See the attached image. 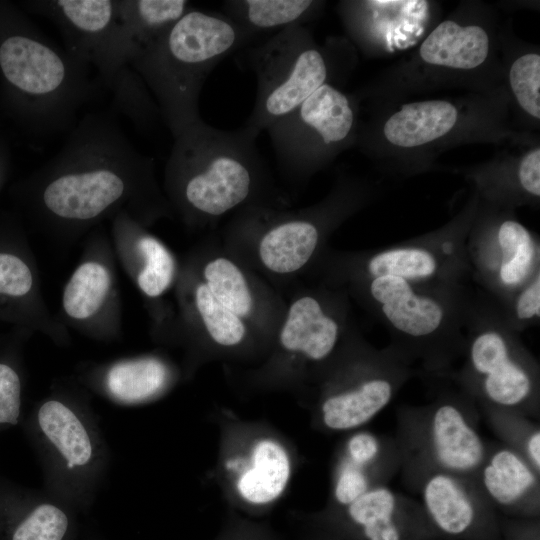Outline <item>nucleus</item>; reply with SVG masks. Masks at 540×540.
Wrapping results in <instances>:
<instances>
[{"label":"nucleus","mask_w":540,"mask_h":540,"mask_svg":"<svg viewBox=\"0 0 540 540\" xmlns=\"http://www.w3.org/2000/svg\"><path fill=\"white\" fill-rule=\"evenodd\" d=\"M24 191L36 221L60 237H77L120 212L144 224L164 211L153 159L103 113L77 121Z\"/></svg>","instance_id":"obj_1"},{"label":"nucleus","mask_w":540,"mask_h":540,"mask_svg":"<svg viewBox=\"0 0 540 540\" xmlns=\"http://www.w3.org/2000/svg\"><path fill=\"white\" fill-rule=\"evenodd\" d=\"M43 475V490L87 513L106 478L110 452L89 394L78 382H55L21 421Z\"/></svg>","instance_id":"obj_2"},{"label":"nucleus","mask_w":540,"mask_h":540,"mask_svg":"<svg viewBox=\"0 0 540 540\" xmlns=\"http://www.w3.org/2000/svg\"><path fill=\"white\" fill-rule=\"evenodd\" d=\"M251 36L224 13L191 7L133 54L129 64L153 96L173 138L202 120L199 98L207 77Z\"/></svg>","instance_id":"obj_3"},{"label":"nucleus","mask_w":540,"mask_h":540,"mask_svg":"<svg viewBox=\"0 0 540 540\" xmlns=\"http://www.w3.org/2000/svg\"><path fill=\"white\" fill-rule=\"evenodd\" d=\"M256 139L242 127L221 130L203 120L174 138L165 182L187 218H215L245 203L263 171Z\"/></svg>","instance_id":"obj_4"},{"label":"nucleus","mask_w":540,"mask_h":540,"mask_svg":"<svg viewBox=\"0 0 540 540\" xmlns=\"http://www.w3.org/2000/svg\"><path fill=\"white\" fill-rule=\"evenodd\" d=\"M0 33V71L18 109L43 136L69 132L93 93L90 67L27 24Z\"/></svg>","instance_id":"obj_5"},{"label":"nucleus","mask_w":540,"mask_h":540,"mask_svg":"<svg viewBox=\"0 0 540 540\" xmlns=\"http://www.w3.org/2000/svg\"><path fill=\"white\" fill-rule=\"evenodd\" d=\"M241 62L257 81L255 102L242 126L254 138L294 111L328 78L327 60L302 25L249 48Z\"/></svg>","instance_id":"obj_6"},{"label":"nucleus","mask_w":540,"mask_h":540,"mask_svg":"<svg viewBox=\"0 0 540 540\" xmlns=\"http://www.w3.org/2000/svg\"><path fill=\"white\" fill-rule=\"evenodd\" d=\"M484 318L470 326L466 341L467 382L487 407L523 415L536 407V365L507 319Z\"/></svg>","instance_id":"obj_7"},{"label":"nucleus","mask_w":540,"mask_h":540,"mask_svg":"<svg viewBox=\"0 0 540 540\" xmlns=\"http://www.w3.org/2000/svg\"><path fill=\"white\" fill-rule=\"evenodd\" d=\"M405 417L402 463L476 478L488 447L460 400L439 398Z\"/></svg>","instance_id":"obj_8"},{"label":"nucleus","mask_w":540,"mask_h":540,"mask_svg":"<svg viewBox=\"0 0 540 540\" xmlns=\"http://www.w3.org/2000/svg\"><path fill=\"white\" fill-rule=\"evenodd\" d=\"M31 6L56 24L65 48L94 68L106 89L131 69V46L117 15L116 0H41Z\"/></svg>","instance_id":"obj_9"},{"label":"nucleus","mask_w":540,"mask_h":540,"mask_svg":"<svg viewBox=\"0 0 540 540\" xmlns=\"http://www.w3.org/2000/svg\"><path fill=\"white\" fill-rule=\"evenodd\" d=\"M354 119L348 97L326 83L267 131L280 166L296 175L312 169L323 152L345 142Z\"/></svg>","instance_id":"obj_10"},{"label":"nucleus","mask_w":540,"mask_h":540,"mask_svg":"<svg viewBox=\"0 0 540 540\" xmlns=\"http://www.w3.org/2000/svg\"><path fill=\"white\" fill-rule=\"evenodd\" d=\"M369 296L391 332L412 352L424 353L452 337L462 320L451 287L397 277L370 278Z\"/></svg>","instance_id":"obj_11"},{"label":"nucleus","mask_w":540,"mask_h":540,"mask_svg":"<svg viewBox=\"0 0 540 540\" xmlns=\"http://www.w3.org/2000/svg\"><path fill=\"white\" fill-rule=\"evenodd\" d=\"M83 253L63 288L64 321L91 339L115 341L122 334V317L113 248L96 232Z\"/></svg>","instance_id":"obj_12"},{"label":"nucleus","mask_w":540,"mask_h":540,"mask_svg":"<svg viewBox=\"0 0 540 540\" xmlns=\"http://www.w3.org/2000/svg\"><path fill=\"white\" fill-rule=\"evenodd\" d=\"M0 320L59 346L70 342L67 327L49 312L36 261L18 232L0 231Z\"/></svg>","instance_id":"obj_13"},{"label":"nucleus","mask_w":540,"mask_h":540,"mask_svg":"<svg viewBox=\"0 0 540 540\" xmlns=\"http://www.w3.org/2000/svg\"><path fill=\"white\" fill-rule=\"evenodd\" d=\"M409 375L407 361L397 352L374 356L360 375L322 397L321 425L332 432L358 430L388 406Z\"/></svg>","instance_id":"obj_14"},{"label":"nucleus","mask_w":540,"mask_h":540,"mask_svg":"<svg viewBox=\"0 0 540 540\" xmlns=\"http://www.w3.org/2000/svg\"><path fill=\"white\" fill-rule=\"evenodd\" d=\"M221 468L238 501L261 508L273 504L285 492L292 475V459L277 437L255 433L226 448Z\"/></svg>","instance_id":"obj_15"},{"label":"nucleus","mask_w":540,"mask_h":540,"mask_svg":"<svg viewBox=\"0 0 540 540\" xmlns=\"http://www.w3.org/2000/svg\"><path fill=\"white\" fill-rule=\"evenodd\" d=\"M78 513L0 474V540H79Z\"/></svg>","instance_id":"obj_16"},{"label":"nucleus","mask_w":540,"mask_h":540,"mask_svg":"<svg viewBox=\"0 0 540 540\" xmlns=\"http://www.w3.org/2000/svg\"><path fill=\"white\" fill-rule=\"evenodd\" d=\"M478 276L508 302L539 270V244L526 227L505 220L489 241L469 244Z\"/></svg>","instance_id":"obj_17"},{"label":"nucleus","mask_w":540,"mask_h":540,"mask_svg":"<svg viewBox=\"0 0 540 540\" xmlns=\"http://www.w3.org/2000/svg\"><path fill=\"white\" fill-rule=\"evenodd\" d=\"M172 367L151 354L83 365L77 382L87 391L121 406H137L164 395L174 382Z\"/></svg>","instance_id":"obj_18"},{"label":"nucleus","mask_w":540,"mask_h":540,"mask_svg":"<svg viewBox=\"0 0 540 540\" xmlns=\"http://www.w3.org/2000/svg\"><path fill=\"white\" fill-rule=\"evenodd\" d=\"M114 255L143 295L155 299L172 285L175 259L167 247L127 212L111 219Z\"/></svg>","instance_id":"obj_19"},{"label":"nucleus","mask_w":540,"mask_h":540,"mask_svg":"<svg viewBox=\"0 0 540 540\" xmlns=\"http://www.w3.org/2000/svg\"><path fill=\"white\" fill-rule=\"evenodd\" d=\"M410 471L426 513L441 531L461 535L472 527L480 500L486 497L476 478L432 468Z\"/></svg>","instance_id":"obj_20"},{"label":"nucleus","mask_w":540,"mask_h":540,"mask_svg":"<svg viewBox=\"0 0 540 540\" xmlns=\"http://www.w3.org/2000/svg\"><path fill=\"white\" fill-rule=\"evenodd\" d=\"M476 480L490 502L513 508L538 503L539 472L509 446L488 448Z\"/></svg>","instance_id":"obj_21"},{"label":"nucleus","mask_w":540,"mask_h":540,"mask_svg":"<svg viewBox=\"0 0 540 540\" xmlns=\"http://www.w3.org/2000/svg\"><path fill=\"white\" fill-rule=\"evenodd\" d=\"M339 336L336 318L325 311L318 299L303 296L291 304L279 342L291 354L310 362H320L334 352Z\"/></svg>","instance_id":"obj_22"},{"label":"nucleus","mask_w":540,"mask_h":540,"mask_svg":"<svg viewBox=\"0 0 540 540\" xmlns=\"http://www.w3.org/2000/svg\"><path fill=\"white\" fill-rule=\"evenodd\" d=\"M365 271L369 278L397 277L414 283L451 285L456 269L435 244H406L384 248L369 256Z\"/></svg>","instance_id":"obj_23"},{"label":"nucleus","mask_w":540,"mask_h":540,"mask_svg":"<svg viewBox=\"0 0 540 540\" xmlns=\"http://www.w3.org/2000/svg\"><path fill=\"white\" fill-rule=\"evenodd\" d=\"M319 239V227L312 219L284 218L264 232L259 242V257L274 273H293L310 260Z\"/></svg>","instance_id":"obj_24"},{"label":"nucleus","mask_w":540,"mask_h":540,"mask_svg":"<svg viewBox=\"0 0 540 540\" xmlns=\"http://www.w3.org/2000/svg\"><path fill=\"white\" fill-rule=\"evenodd\" d=\"M457 110L447 101L429 100L403 105L384 125L386 139L400 147H416L447 134L456 124Z\"/></svg>","instance_id":"obj_25"},{"label":"nucleus","mask_w":540,"mask_h":540,"mask_svg":"<svg viewBox=\"0 0 540 540\" xmlns=\"http://www.w3.org/2000/svg\"><path fill=\"white\" fill-rule=\"evenodd\" d=\"M489 51L487 33L479 26L440 23L420 47L421 58L433 65L472 69L482 64Z\"/></svg>","instance_id":"obj_26"},{"label":"nucleus","mask_w":540,"mask_h":540,"mask_svg":"<svg viewBox=\"0 0 540 540\" xmlns=\"http://www.w3.org/2000/svg\"><path fill=\"white\" fill-rule=\"evenodd\" d=\"M191 7L185 0H116L117 15L130 43L131 57Z\"/></svg>","instance_id":"obj_27"},{"label":"nucleus","mask_w":540,"mask_h":540,"mask_svg":"<svg viewBox=\"0 0 540 540\" xmlns=\"http://www.w3.org/2000/svg\"><path fill=\"white\" fill-rule=\"evenodd\" d=\"M403 504L401 494L381 484L342 509L349 523L366 540H401L396 518Z\"/></svg>","instance_id":"obj_28"},{"label":"nucleus","mask_w":540,"mask_h":540,"mask_svg":"<svg viewBox=\"0 0 540 540\" xmlns=\"http://www.w3.org/2000/svg\"><path fill=\"white\" fill-rule=\"evenodd\" d=\"M315 4L311 0H228L223 8L225 15L253 35L302 25Z\"/></svg>","instance_id":"obj_29"},{"label":"nucleus","mask_w":540,"mask_h":540,"mask_svg":"<svg viewBox=\"0 0 540 540\" xmlns=\"http://www.w3.org/2000/svg\"><path fill=\"white\" fill-rule=\"evenodd\" d=\"M0 344V434L21 423L23 418L24 369L21 344L27 333Z\"/></svg>","instance_id":"obj_30"},{"label":"nucleus","mask_w":540,"mask_h":540,"mask_svg":"<svg viewBox=\"0 0 540 540\" xmlns=\"http://www.w3.org/2000/svg\"><path fill=\"white\" fill-rule=\"evenodd\" d=\"M204 284L212 295L239 317L249 315L253 299L240 268L231 260L218 257L203 269Z\"/></svg>","instance_id":"obj_31"},{"label":"nucleus","mask_w":540,"mask_h":540,"mask_svg":"<svg viewBox=\"0 0 540 540\" xmlns=\"http://www.w3.org/2000/svg\"><path fill=\"white\" fill-rule=\"evenodd\" d=\"M395 467L374 465L339 454L332 481L334 503L344 508L374 486L384 484L386 475Z\"/></svg>","instance_id":"obj_32"},{"label":"nucleus","mask_w":540,"mask_h":540,"mask_svg":"<svg viewBox=\"0 0 540 540\" xmlns=\"http://www.w3.org/2000/svg\"><path fill=\"white\" fill-rule=\"evenodd\" d=\"M194 305L211 339L225 347L238 345L245 337L244 323L237 314L219 302L206 285H196Z\"/></svg>","instance_id":"obj_33"},{"label":"nucleus","mask_w":540,"mask_h":540,"mask_svg":"<svg viewBox=\"0 0 540 540\" xmlns=\"http://www.w3.org/2000/svg\"><path fill=\"white\" fill-rule=\"evenodd\" d=\"M495 430L537 471L540 470V430L523 414L489 407Z\"/></svg>","instance_id":"obj_34"},{"label":"nucleus","mask_w":540,"mask_h":540,"mask_svg":"<svg viewBox=\"0 0 540 540\" xmlns=\"http://www.w3.org/2000/svg\"><path fill=\"white\" fill-rule=\"evenodd\" d=\"M509 80L520 106L531 116L540 118V56L535 53L519 57L511 66Z\"/></svg>","instance_id":"obj_35"},{"label":"nucleus","mask_w":540,"mask_h":540,"mask_svg":"<svg viewBox=\"0 0 540 540\" xmlns=\"http://www.w3.org/2000/svg\"><path fill=\"white\" fill-rule=\"evenodd\" d=\"M506 316L512 328L519 329L534 323L540 317V271L523 285L508 301Z\"/></svg>","instance_id":"obj_36"},{"label":"nucleus","mask_w":540,"mask_h":540,"mask_svg":"<svg viewBox=\"0 0 540 540\" xmlns=\"http://www.w3.org/2000/svg\"><path fill=\"white\" fill-rule=\"evenodd\" d=\"M518 177L522 188L533 196H540V149L537 148L521 160Z\"/></svg>","instance_id":"obj_37"},{"label":"nucleus","mask_w":540,"mask_h":540,"mask_svg":"<svg viewBox=\"0 0 540 540\" xmlns=\"http://www.w3.org/2000/svg\"><path fill=\"white\" fill-rule=\"evenodd\" d=\"M80 540H104V539L97 534L88 533L85 536L83 535Z\"/></svg>","instance_id":"obj_38"},{"label":"nucleus","mask_w":540,"mask_h":540,"mask_svg":"<svg viewBox=\"0 0 540 540\" xmlns=\"http://www.w3.org/2000/svg\"><path fill=\"white\" fill-rule=\"evenodd\" d=\"M4 163L2 162L1 158H0V188H1V185L4 181Z\"/></svg>","instance_id":"obj_39"}]
</instances>
